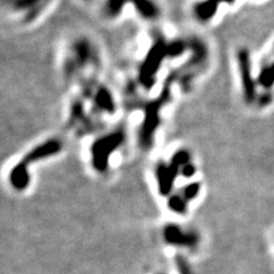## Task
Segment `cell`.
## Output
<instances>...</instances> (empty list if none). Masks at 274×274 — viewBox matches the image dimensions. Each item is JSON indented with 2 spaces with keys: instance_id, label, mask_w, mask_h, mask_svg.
Returning <instances> with one entry per match:
<instances>
[{
  "instance_id": "cell-1",
  "label": "cell",
  "mask_w": 274,
  "mask_h": 274,
  "mask_svg": "<svg viewBox=\"0 0 274 274\" xmlns=\"http://www.w3.org/2000/svg\"><path fill=\"white\" fill-rule=\"evenodd\" d=\"M168 55V45L158 42L153 46L148 53L147 57L145 58V62L141 68V82L145 87H151L153 85V77L159 70L161 62L164 57Z\"/></svg>"
},
{
  "instance_id": "cell-2",
  "label": "cell",
  "mask_w": 274,
  "mask_h": 274,
  "mask_svg": "<svg viewBox=\"0 0 274 274\" xmlns=\"http://www.w3.org/2000/svg\"><path fill=\"white\" fill-rule=\"evenodd\" d=\"M124 140V136L120 133H114L109 136H105L102 140H98L93 145V158L94 166L98 170H103L107 167L109 154H111L118 145H120Z\"/></svg>"
},
{
  "instance_id": "cell-3",
  "label": "cell",
  "mask_w": 274,
  "mask_h": 274,
  "mask_svg": "<svg viewBox=\"0 0 274 274\" xmlns=\"http://www.w3.org/2000/svg\"><path fill=\"white\" fill-rule=\"evenodd\" d=\"M126 2L134 4L137 7L138 13L147 19H154L159 15V8L152 0H108L107 12L109 13V15H118L121 11L120 8Z\"/></svg>"
},
{
  "instance_id": "cell-4",
  "label": "cell",
  "mask_w": 274,
  "mask_h": 274,
  "mask_svg": "<svg viewBox=\"0 0 274 274\" xmlns=\"http://www.w3.org/2000/svg\"><path fill=\"white\" fill-rule=\"evenodd\" d=\"M239 63L241 78H242V86L245 91L246 100L253 102L255 98V86H254L252 78V69H250V59L248 52L242 51L239 54Z\"/></svg>"
},
{
  "instance_id": "cell-5",
  "label": "cell",
  "mask_w": 274,
  "mask_h": 274,
  "mask_svg": "<svg viewBox=\"0 0 274 274\" xmlns=\"http://www.w3.org/2000/svg\"><path fill=\"white\" fill-rule=\"evenodd\" d=\"M217 5L219 4L216 1H214V0H207V1L197 4L196 7H194V13H196L198 19H200L202 22L209 21L216 14Z\"/></svg>"
},
{
  "instance_id": "cell-6",
  "label": "cell",
  "mask_w": 274,
  "mask_h": 274,
  "mask_svg": "<svg viewBox=\"0 0 274 274\" xmlns=\"http://www.w3.org/2000/svg\"><path fill=\"white\" fill-rule=\"evenodd\" d=\"M259 81L264 87H271L274 82V65L272 68L265 69L259 77Z\"/></svg>"
},
{
  "instance_id": "cell-7",
  "label": "cell",
  "mask_w": 274,
  "mask_h": 274,
  "mask_svg": "<svg viewBox=\"0 0 274 274\" xmlns=\"http://www.w3.org/2000/svg\"><path fill=\"white\" fill-rule=\"evenodd\" d=\"M38 1H40V0H15L14 5L18 8H25L36 5Z\"/></svg>"
},
{
  "instance_id": "cell-8",
  "label": "cell",
  "mask_w": 274,
  "mask_h": 274,
  "mask_svg": "<svg viewBox=\"0 0 274 274\" xmlns=\"http://www.w3.org/2000/svg\"><path fill=\"white\" fill-rule=\"evenodd\" d=\"M225 1H227V2H233L234 0H225Z\"/></svg>"
}]
</instances>
